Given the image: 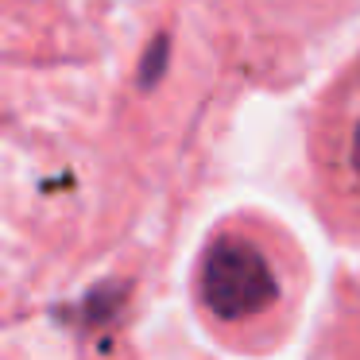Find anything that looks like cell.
Segmentation results:
<instances>
[{
	"label": "cell",
	"mask_w": 360,
	"mask_h": 360,
	"mask_svg": "<svg viewBox=\"0 0 360 360\" xmlns=\"http://www.w3.org/2000/svg\"><path fill=\"white\" fill-rule=\"evenodd\" d=\"M306 290V264L283 229L233 217L213 229L194 267V302L233 349H267L287 333Z\"/></svg>",
	"instance_id": "obj_1"
},
{
	"label": "cell",
	"mask_w": 360,
	"mask_h": 360,
	"mask_svg": "<svg viewBox=\"0 0 360 360\" xmlns=\"http://www.w3.org/2000/svg\"><path fill=\"white\" fill-rule=\"evenodd\" d=\"M310 155L329 210L345 229H360V58L318 101Z\"/></svg>",
	"instance_id": "obj_2"
},
{
	"label": "cell",
	"mask_w": 360,
	"mask_h": 360,
	"mask_svg": "<svg viewBox=\"0 0 360 360\" xmlns=\"http://www.w3.org/2000/svg\"><path fill=\"white\" fill-rule=\"evenodd\" d=\"M333 345H337V360H360V287H352L345 306L337 310Z\"/></svg>",
	"instance_id": "obj_3"
}]
</instances>
